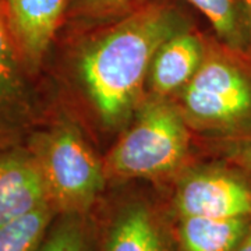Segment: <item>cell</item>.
Wrapping results in <instances>:
<instances>
[{"label":"cell","instance_id":"6da1fadb","mask_svg":"<svg viewBox=\"0 0 251 251\" xmlns=\"http://www.w3.org/2000/svg\"><path fill=\"white\" fill-rule=\"evenodd\" d=\"M186 28V20L175 7L150 3L82 49L80 78L108 125L128 119L141 99L155 54L171 36Z\"/></svg>","mask_w":251,"mask_h":251},{"label":"cell","instance_id":"7a4b0ae2","mask_svg":"<svg viewBox=\"0 0 251 251\" xmlns=\"http://www.w3.org/2000/svg\"><path fill=\"white\" fill-rule=\"evenodd\" d=\"M25 145L39 165L56 214L91 215L109 180L103 162L80 131L70 122L57 120L31 133Z\"/></svg>","mask_w":251,"mask_h":251},{"label":"cell","instance_id":"3957f363","mask_svg":"<svg viewBox=\"0 0 251 251\" xmlns=\"http://www.w3.org/2000/svg\"><path fill=\"white\" fill-rule=\"evenodd\" d=\"M188 148L183 112L166 97L153 95L106 155L103 166L108 180L166 179L183 166Z\"/></svg>","mask_w":251,"mask_h":251},{"label":"cell","instance_id":"277c9868","mask_svg":"<svg viewBox=\"0 0 251 251\" xmlns=\"http://www.w3.org/2000/svg\"><path fill=\"white\" fill-rule=\"evenodd\" d=\"M187 122L209 128L236 127L251 117V81L239 66L206 54L194 77L180 91Z\"/></svg>","mask_w":251,"mask_h":251},{"label":"cell","instance_id":"5b68a950","mask_svg":"<svg viewBox=\"0 0 251 251\" xmlns=\"http://www.w3.org/2000/svg\"><path fill=\"white\" fill-rule=\"evenodd\" d=\"M166 209L172 219L251 218V183L226 168L196 169L175 183Z\"/></svg>","mask_w":251,"mask_h":251},{"label":"cell","instance_id":"8992f818","mask_svg":"<svg viewBox=\"0 0 251 251\" xmlns=\"http://www.w3.org/2000/svg\"><path fill=\"white\" fill-rule=\"evenodd\" d=\"M97 251H176L168 209L145 198H128L109 212Z\"/></svg>","mask_w":251,"mask_h":251},{"label":"cell","instance_id":"52a82bcc","mask_svg":"<svg viewBox=\"0 0 251 251\" xmlns=\"http://www.w3.org/2000/svg\"><path fill=\"white\" fill-rule=\"evenodd\" d=\"M29 77L32 75L10 31L6 10L0 7V148L21 144L34 123Z\"/></svg>","mask_w":251,"mask_h":251},{"label":"cell","instance_id":"ba28073f","mask_svg":"<svg viewBox=\"0 0 251 251\" xmlns=\"http://www.w3.org/2000/svg\"><path fill=\"white\" fill-rule=\"evenodd\" d=\"M67 0H6V16L31 75L41 70L60 28Z\"/></svg>","mask_w":251,"mask_h":251},{"label":"cell","instance_id":"9c48e42d","mask_svg":"<svg viewBox=\"0 0 251 251\" xmlns=\"http://www.w3.org/2000/svg\"><path fill=\"white\" fill-rule=\"evenodd\" d=\"M44 205H50L48 190L27 145L0 148V226Z\"/></svg>","mask_w":251,"mask_h":251},{"label":"cell","instance_id":"30bf717a","mask_svg":"<svg viewBox=\"0 0 251 251\" xmlns=\"http://www.w3.org/2000/svg\"><path fill=\"white\" fill-rule=\"evenodd\" d=\"M205 56L201 39L188 28L171 36L159 48L151 66L148 81L153 95L168 97L183 90Z\"/></svg>","mask_w":251,"mask_h":251},{"label":"cell","instance_id":"8fae6325","mask_svg":"<svg viewBox=\"0 0 251 251\" xmlns=\"http://www.w3.org/2000/svg\"><path fill=\"white\" fill-rule=\"evenodd\" d=\"M251 226V218L184 216L173 219L176 251H233Z\"/></svg>","mask_w":251,"mask_h":251},{"label":"cell","instance_id":"7c38bea8","mask_svg":"<svg viewBox=\"0 0 251 251\" xmlns=\"http://www.w3.org/2000/svg\"><path fill=\"white\" fill-rule=\"evenodd\" d=\"M57 216L50 205L0 226V251H38Z\"/></svg>","mask_w":251,"mask_h":251},{"label":"cell","instance_id":"4fadbf2b","mask_svg":"<svg viewBox=\"0 0 251 251\" xmlns=\"http://www.w3.org/2000/svg\"><path fill=\"white\" fill-rule=\"evenodd\" d=\"M92 243L90 215L63 214L54 218L38 251H92Z\"/></svg>","mask_w":251,"mask_h":251},{"label":"cell","instance_id":"5bb4252c","mask_svg":"<svg viewBox=\"0 0 251 251\" xmlns=\"http://www.w3.org/2000/svg\"><path fill=\"white\" fill-rule=\"evenodd\" d=\"M204 14L216 35L229 48L246 52V39L236 0H186Z\"/></svg>","mask_w":251,"mask_h":251},{"label":"cell","instance_id":"9a60e30c","mask_svg":"<svg viewBox=\"0 0 251 251\" xmlns=\"http://www.w3.org/2000/svg\"><path fill=\"white\" fill-rule=\"evenodd\" d=\"M219 151L236 168L251 173V134L226 138L219 144Z\"/></svg>","mask_w":251,"mask_h":251},{"label":"cell","instance_id":"2e32d148","mask_svg":"<svg viewBox=\"0 0 251 251\" xmlns=\"http://www.w3.org/2000/svg\"><path fill=\"white\" fill-rule=\"evenodd\" d=\"M128 0H77L78 9L85 14H106L119 9Z\"/></svg>","mask_w":251,"mask_h":251},{"label":"cell","instance_id":"e0dca14e","mask_svg":"<svg viewBox=\"0 0 251 251\" xmlns=\"http://www.w3.org/2000/svg\"><path fill=\"white\" fill-rule=\"evenodd\" d=\"M236 3L246 39V52L251 53V0H236Z\"/></svg>","mask_w":251,"mask_h":251},{"label":"cell","instance_id":"ac0fdd59","mask_svg":"<svg viewBox=\"0 0 251 251\" xmlns=\"http://www.w3.org/2000/svg\"><path fill=\"white\" fill-rule=\"evenodd\" d=\"M233 251H251V226L246 236L243 237L242 242L239 243V246Z\"/></svg>","mask_w":251,"mask_h":251},{"label":"cell","instance_id":"d6986e66","mask_svg":"<svg viewBox=\"0 0 251 251\" xmlns=\"http://www.w3.org/2000/svg\"><path fill=\"white\" fill-rule=\"evenodd\" d=\"M0 7L6 10V0H0Z\"/></svg>","mask_w":251,"mask_h":251}]
</instances>
